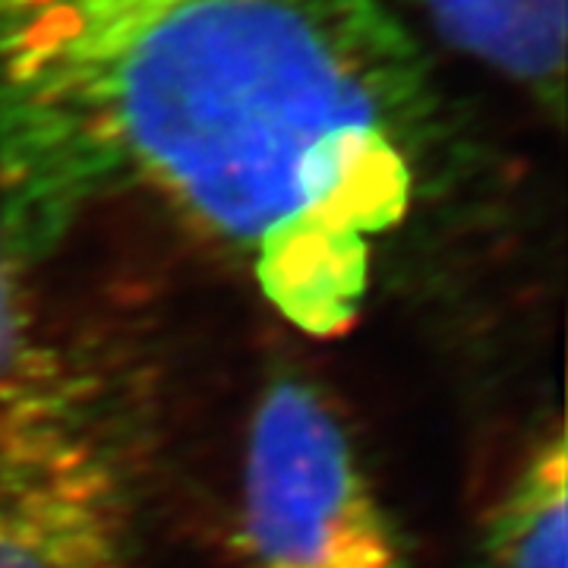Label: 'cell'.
<instances>
[{
	"mask_svg": "<svg viewBox=\"0 0 568 568\" xmlns=\"http://www.w3.org/2000/svg\"><path fill=\"white\" fill-rule=\"evenodd\" d=\"M0 568H130L123 470L61 357L0 392Z\"/></svg>",
	"mask_w": 568,
	"mask_h": 568,
	"instance_id": "3957f363",
	"label": "cell"
},
{
	"mask_svg": "<svg viewBox=\"0 0 568 568\" xmlns=\"http://www.w3.org/2000/svg\"><path fill=\"white\" fill-rule=\"evenodd\" d=\"M562 424L530 448L493 508L477 568H566L568 458Z\"/></svg>",
	"mask_w": 568,
	"mask_h": 568,
	"instance_id": "5b68a950",
	"label": "cell"
},
{
	"mask_svg": "<svg viewBox=\"0 0 568 568\" xmlns=\"http://www.w3.org/2000/svg\"><path fill=\"white\" fill-rule=\"evenodd\" d=\"M439 39L518 85L544 114L566 111V0H410Z\"/></svg>",
	"mask_w": 568,
	"mask_h": 568,
	"instance_id": "277c9868",
	"label": "cell"
},
{
	"mask_svg": "<svg viewBox=\"0 0 568 568\" xmlns=\"http://www.w3.org/2000/svg\"><path fill=\"white\" fill-rule=\"evenodd\" d=\"M241 540L250 568H407L338 410L278 376L246 429Z\"/></svg>",
	"mask_w": 568,
	"mask_h": 568,
	"instance_id": "7a4b0ae2",
	"label": "cell"
},
{
	"mask_svg": "<svg viewBox=\"0 0 568 568\" xmlns=\"http://www.w3.org/2000/svg\"><path fill=\"white\" fill-rule=\"evenodd\" d=\"M22 265L26 263L0 231V392L58 357V351L44 345L36 328L22 284Z\"/></svg>",
	"mask_w": 568,
	"mask_h": 568,
	"instance_id": "8992f818",
	"label": "cell"
},
{
	"mask_svg": "<svg viewBox=\"0 0 568 568\" xmlns=\"http://www.w3.org/2000/svg\"><path fill=\"white\" fill-rule=\"evenodd\" d=\"M439 145L386 0H0V231L22 263L142 196L335 338Z\"/></svg>",
	"mask_w": 568,
	"mask_h": 568,
	"instance_id": "6da1fadb",
	"label": "cell"
}]
</instances>
